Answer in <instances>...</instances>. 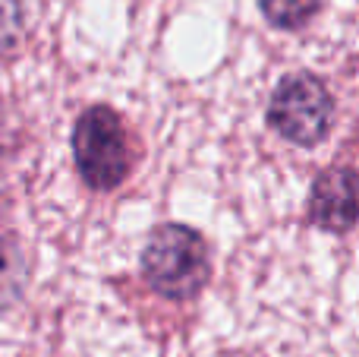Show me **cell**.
I'll use <instances>...</instances> for the list:
<instances>
[{
    "label": "cell",
    "mask_w": 359,
    "mask_h": 357,
    "mask_svg": "<svg viewBox=\"0 0 359 357\" xmlns=\"http://www.w3.org/2000/svg\"><path fill=\"white\" fill-rule=\"evenodd\" d=\"M262 13L278 29H303L318 13V0H259Z\"/></svg>",
    "instance_id": "cell-5"
},
{
    "label": "cell",
    "mask_w": 359,
    "mask_h": 357,
    "mask_svg": "<svg viewBox=\"0 0 359 357\" xmlns=\"http://www.w3.org/2000/svg\"><path fill=\"white\" fill-rule=\"evenodd\" d=\"M309 219H312V225L325 228V231H334V234H347L356 225L353 171L334 168L318 177L309 196Z\"/></svg>",
    "instance_id": "cell-4"
},
{
    "label": "cell",
    "mask_w": 359,
    "mask_h": 357,
    "mask_svg": "<svg viewBox=\"0 0 359 357\" xmlns=\"http://www.w3.org/2000/svg\"><path fill=\"white\" fill-rule=\"evenodd\" d=\"M268 120L284 139L309 149V145H318L328 136L331 120H334V98L325 89V82L316 76H287L284 82H278L271 95Z\"/></svg>",
    "instance_id": "cell-3"
},
{
    "label": "cell",
    "mask_w": 359,
    "mask_h": 357,
    "mask_svg": "<svg viewBox=\"0 0 359 357\" xmlns=\"http://www.w3.org/2000/svg\"><path fill=\"white\" fill-rule=\"evenodd\" d=\"M22 285V257L16 244L0 234V301H10Z\"/></svg>",
    "instance_id": "cell-6"
},
{
    "label": "cell",
    "mask_w": 359,
    "mask_h": 357,
    "mask_svg": "<svg viewBox=\"0 0 359 357\" xmlns=\"http://www.w3.org/2000/svg\"><path fill=\"white\" fill-rule=\"evenodd\" d=\"M142 272L158 294L186 301L208 282V247L186 225H164L151 234L142 253Z\"/></svg>",
    "instance_id": "cell-2"
},
{
    "label": "cell",
    "mask_w": 359,
    "mask_h": 357,
    "mask_svg": "<svg viewBox=\"0 0 359 357\" xmlns=\"http://www.w3.org/2000/svg\"><path fill=\"white\" fill-rule=\"evenodd\" d=\"M22 41V4L0 0V60L10 57Z\"/></svg>",
    "instance_id": "cell-7"
},
{
    "label": "cell",
    "mask_w": 359,
    "mask_h": 357,
    "mask_svg": "<svg viewBox=\"0 0 359 357\" xmlns=\"http://www.w3.org/2000/svg\"><path fill=\"white\" fill-rule=\"evenodd\" d=\"M73 155L82 181L92 190H114L133 168V143L114 108L95 105L79 114L73 130Z\"/></svg>",
    "instance_id": "cell-1"
}]
</instances>
